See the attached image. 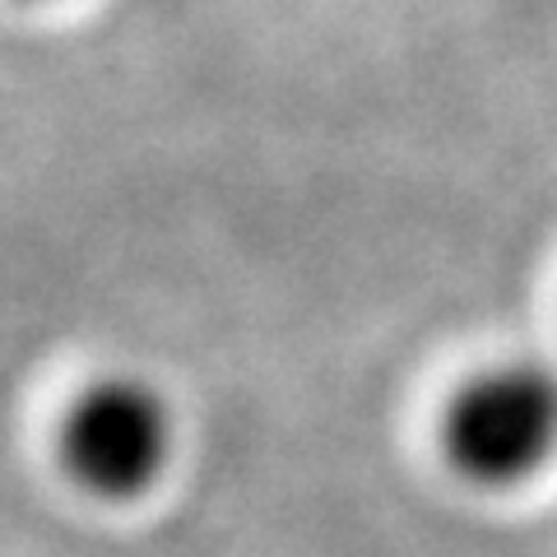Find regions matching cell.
Segmentation results:
<instances>
[{
  "instance_id": "7a4b0ae2",
  "label": "cell",
  "mask_w": 557,
  "mask_h": 557,
  "mask_svg": "<svg viewBox=\"0 0 557 557\" xmlns=\"http://www.w3.org/2000/svg\"><path fill=\"white\" fill-rule=\"evenodd\" d=\"M57 450L65 474L84 493L126 502L163 474L172 450V418L145 381L112 376L89 386L65 409Z\"/></svg>"
},
{
  "instance_id": "6da1fadb",
  "label": "cell",
  "mask_w": 557,
  "mask_h": 557,
  "mask_svg": "<svg viewBox=\"0 0 557 557\" xmlns=\"http://www.w3.org/2000/svg\"><path fill=\"white\" fill-rule=\"evenodd\" d=\"M442 446L469 483L511 487L530 479L557 450V376L539 362L487 368L450 399Z\"/></svg>"
}]
</instances>
